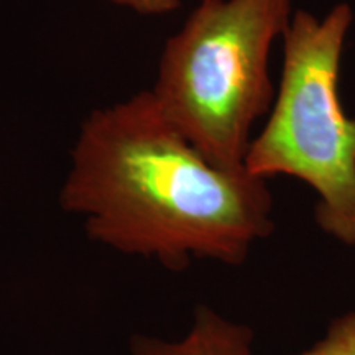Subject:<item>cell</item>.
Wrapping results in <instances>:
<instances>
[{
    "mask_svg": "<svg viewBox=\"0 0 355 355\" xmlns=\"http://www.w3.org/2000/svg\"><path fill=\"white\" fill-rule=\"evenodd\" d=\"M60 202L91 241L168 270L241 265L275 227L266 180L211 163L150 89L83 122Z\"/></svg>",
    "mask_w": 355,
    "mask_h": 355,
    "instance_id": "6da1fadb",
    "label": "cell"
},
{
    "mask_svg": "<svg viewBox=\"0 0 355 355\" xmlns=\"http://www.w3.org/2000/svg\"><path fill=\"white\" fill-rule=\"evenodd\" d=\"M295 0H201L168 40L150 89L165 117L224 170H242L252 128L272 107L270 55Z\"/></svg>",
    "mask_w": 355,
    "mask_h": 355,
    "instance_id": "7a4b0ae2",
    "label": "cell"
},
{
    "mask_svg": "<svg viewBox=\"0 0 355 355\" xmlns=\"http://www.w3.org/2000/svg\"><path fill=\"white\" fill-rule=\"evenodd\" d=\"M354 20L339 2L322 17L293 13L283 35V69L268 119L248 145L243 166L254 176L285 175L316 193V222L355 247V119L339 94L344 44Z\"/></svg>",
    "mask_w": 355,
    "mask_h": 355,
    "instance_id": "3957f363",
    "label": "cell"
},
{
    "mask_svg": "<svg viewBox=\"0 0 355 355\" xmlns=\"http://www.w3.org/2000/svg\"><path fill=\"white\" fill-rule=\"evenodd\" d=\"M130 355H254V331L212 308L199 306L183 337L168 340L135 336Z\"/></svg>",
    "mask_w": 355,
    "mask_h": 355,
    "instance_id": "277c9868",
    "label": "cell"
},
{
    "mask_svg": "<svg viewBox=\"0 0 355 355\" xmlns=\"http://www.w3.org/2000/svg\"><path fill=\"white\" fill-rule=\"evenodd\" d=\"M313 355H355V309L331 322L326 334L311 347Z\"/></svg>",
    "mask_w": 355,
    "mask_h": 355,
    "instance_id": "5b68a950",
    "label": "cell"
},
{
    "mask_svg": "<svg viewBox=\"0 0 355 355\" xmlns=\"http://www.w3.org/2000/svg\"><path fill=\"white\" fill-rule=\"evenodd\" d=\"M115 6H121L141 15H165L180 7V0H110Z\"/></svg>",
    "mask_w": 355,
    "mask_h": 355,
    "instance_id": "8992f818",
    "label": "cell"
},
{
    "mask_svg": "<svg viewBox=\"0 0 355 355\" xmlns=\"http://www.w3.org/2000/svg\"><path fill=\"white\" fill-rule=\"evenodd\" d=\"M296 355H313L309 352V350H306V352H301V354H296Z\"/></svg>",
    "mask_w": 355,
    "mask_h": 355,
    "instance_id": "52a82bcc",
    "label": "cell"
}]
</instances>
